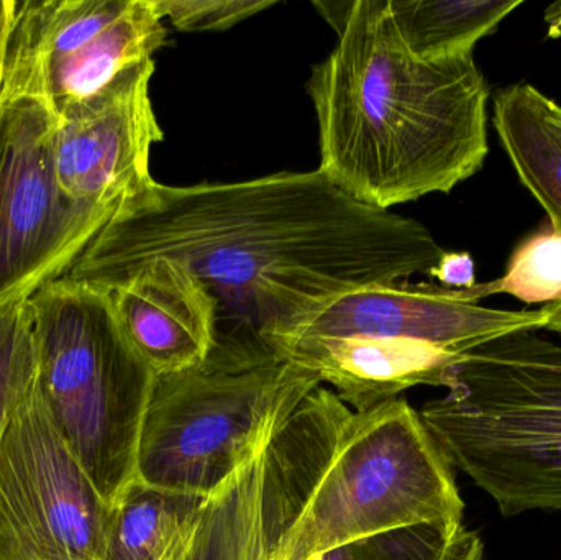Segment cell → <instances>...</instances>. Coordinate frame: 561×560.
Segmentation results:
<instances>
[{
	"mask_svg": "<svg viewBox=\"0 0 561 560\" xmlns=\"http://www.w3.org/2000/svg\"><path fill=\"white\" fill-rule=\"evenodd\" d=\"M265 450L266 446L207 496L176 560H275L278 545L263 503Z\"/></svg>",
	"mask_w": 561,
	"mask_h": 560,
	"instance_id": "cell-14",
	"label": "cell"
},
{
	"mask_svg": "<svg viewBox=\"0 0 561 560\" xmlns=\"http://www.w3.org/2000/svg\"><path fill=\"white\" fill-rule=\"evenodd\" d=\"M204 502L135 479L112 508L102 560H176Z\"/></svg>",
	"mask_w": 561,
	"mask_h": 560,
	"instance_id": "cell-15",
	"label": "cell"
},
{
	"mask_svg": "<svg viewBox=\"0 0 561 560\" xmlns=\"http://www.w3.org/2000/svg\"><path fill=\"white\" fill-rule=\"evenodd\" d=\"M163 20L157 0H13L0 102L32 99L58 121L153 58Z\"/></svg>",
	"mask_w": 561,
	"mask_h": 560,
	"instance_id": "cell-7",
	"label": "cell"
},
{
	"mask_svg": "<svg viewBox=\"0 0 561 560\" xmlns=\"http://www.w3.org/2000/svg\"><path fill=\"white\" fill-rule=\"evenodd\" d=\"M440 286L451 289H467L477 285L473 256L468 252H447L445 250L437 265L428 272Z\"/></svg>",
	"mask_w": 561,
	"mask_h": 560,
	"instance_id": "cell-21",
	"label": "cell"
},
{
	"mask_svg": "<svg viewBox=\"0 0 561 560\" xmlns=\"http://www.w3.org/2000/svg\"><path fill=\"white\" fill-rule=\"evenodd\" d=\"M36 384L53 423L111 508L137 479L157 375L115 315L111 293L62 278L30 296Z\"/></svg>",
	"mask_w": 561,
	"mask_h": 560,
	"instance_id": "cell-4",
	"label": "cell"
},
{
	"mask_svg": "<svg viewBox=\"0 0 561 560\" xmlns=\"http://www.w3.org/2000/svg\"><path fill=\"white\" fill-rule=\"evenodd\" d=\"M336 35L306 85L330 183L391 210L448 194L483 168L491 88L473 55H412L389 0H355Z\"/></svg>",
	"mask_w": 561,
	"mask_h": 560,
	"instance_id": "cell-2",
	"label": "cell"
},
{
	"mask_svg": "<svg viewBox=\"0 0 561 560\" xmlns=\"http://www.w3.org/2000/svg\"><path fill=\"white\" fill-rule=\"evenodd\" d=\"M454 466L421 413L402 398L353 413L299 525L276 560L425 523L460 525Z\"/></svg>",
	"mask_w": 561,
	"mask_h": 560,
	"instance_id": "cell-5",
	"label": "cell"
},
{
	"mask_svg": "<svg viewBox=\"0 0 561 560\" xmlns=\"http://www.w3.org/2000/svg\"><path fill=\"white\" fill-rule=\"evenodd\" d=\"M154 59L118 76L56 122V176L65 196L107 226L118 207L153 181L151 150L164 138L150 84Z\"/></svg>",
	"mask_w": 561,
	"mask_h": 560,
	"instance_id": "cell-10",
	"label": "cell"
},
{
	"mask_svg": "<svg viewBox=\"0 0 561 560\" xmlns=\"http://www.w3.org/2000/svg\"><path fill=\"white\" fill-rule=\"evenodd\" d=\"M115 315L154 375L206 364L214 345V306L180 263L153 259L111 289Z\"/></svg>",
	"mask_w": 561,
	"mask_h": 560,
	"instance_id": "cell-12",
	"label": "cell"
},
{
	"mask_svg": "<svg viewBox=\"0 0 561 560\" xmlns=\"http://www.w3.org/2000/svg\"><path fill=\"white\" fill-rule=\"evenodd\" d=\"M30 298L0 305V437L36 384Z\"/></svg>",
	"mask_w": 561,
	"mask_h": 560,
	"instance_id": "cell-19",
	"label": "cell"
},
{
	"mask_svg": "<svg viewBox=\"0 0 561 560\" xmlns=\"http://www.w3.org/2000/svg\"><path fill=\"white\" fill-rule=\"evenodd\" d=\"M547 312L507 311L463 298L460 289L432 283L371 285L343 293L307 312L278 345L294 338H365L401 345H431L454 355L546 328Z\"/></svg>",
	"mask_w": 561,
	"mask_h": 560,
	"instance_id": "cell-11",
	"label": "cell"
},
{
	"mask_svg": "<svg viewBox=\"0 0 561 560\" xmlns=\"http://www.w3.org/2000/svg\"><path fill=\"white\" fill-rule=\"evenodd\" d=\"M313 560H486V549L463 523H425L358 539Z\"/></svg>",
	"mask_w": 561,
	"mask_h": 560,
	"instance_id": "cell-17",
	"label": "cell"
},
{
	"mask_svg": "<svg viewBox=\"0 0 561 560\" xmlns=\"http://www.w3.org/2000/svg\"><path fill=\"white\" fill-rule=\"evenodd\" d=\"M543 309L547 312V331L561 334V301L557 305L543 306Z\"/></svg>",
	"mask_w": 561,
	"mask_h": 560,
	"instance_id": "cell-23",
	"label": "cell"
},
{
	"mask_svg": "<svg viewBox=\"0 0 561 560\" xmlns=\"http://www.w3.org/2000/svg\"><path fill=\"white\" fill-rule=\"evenodd\" d=\"M163 19L180 32H224L265 12L278 0H157Z\"/></svg>",
	"mask_w": 561,
	"mask_h": 560,
	"instance_id": "cell-20",
	"label": "cell"
},
{
	"mask_svg": "<svg viewBox=\"0 0 561 560\" xmlns=\"http://www.w3.org/2000/svg\"><path fill=\"white\" fill-rule=\"evenodd\" d=\"M422 420L504 518L561 512V345L517 332L448 368Z\"/></svg>",
	"mask_w": 561,
	"mask_h": 560,
	"instance_id": "cell-3",
	"label": "cell"
},
{
	"mask_svg": "<svg viewBox=\"0 0 561 560\" xmlns=\"http://www.w3.org/2000/svg\"><path fill=\"white\" fill-rule=\"evenodd\" d=\"M320 384L319 375L287 361L157 375L138 441L137 480L207 499Z\"/></svg>",
	"mask_w": 561,
	"mask_h": 560,
	"instance_id": "cell-6",
	"label": "cell"
},
{
	"mask_svg": "<svg viewBox=\"0 0 561 560\" xmlns=\"http://www.w3.org/2000/svg\"><path fill=\"white\" fill-rule=\"evenodd\" d=\"M460 292L471 302L511 295L526 305H557L561 301V232L550 226L539 230L517 247L501 278Z\"/></svg>",
	"mask_w": 561,
	"mask_h": 560,
	"instance_id": "cell-18",
	"label": "cell"
},
{
	"mask_svg": "<svg viewBox=\"0 0 561 560\" xmlns=\"http://www.w3.org/2000/svg\"><path fill=\"white\" fill-rule=\"evenodd\" d=\"M524 0H389L405 48L425 61L473 55Z\"/></svg>",
	"mask_w": 561,
	"mask_h": 560,
	"instance_id": "cell-16",
	"label": "cell"
},
{
	"mask_svg": "<svg viewBox=\"0 0 561 560\" xmlns=\"http://www.w3.org/2000/svg\"><path fill=\"white\" fill-rule=\"evenodd\" d=\"M493 125L520 183L561 232V105L530 82L494 95Z\"/></svg>",
	"mask_w": 561,
	"mask_h": 560,
	"instance_id": "cell-13",
	"label": "cell"
},
{
	"mask_svg": "<svg viewBox=\"0 0 561 560\" xmlns=\"http://www.w3.org/2000/svg\"><path fill=\"white\" fill-rule=\"evenodd\" d=\"M56 122L42 102H0V305L66 276L105 227L59 186Z\"/></svg>",
	"mask_w": 561,
	"mask_h": 560,
	"instance_id": "cell-9",
	"label": "cell"
},
{
	"mask_svg": "<svg viewBox=\"0 0 561 560\" xmlns=\"http://www.w3.org/2000/svg\"><path fill=\"white\" fill-rule=\"evenodd\" d=\"M111 512L35 384L0 437V560H102Z\"/></svg>",
	"mask_w": 561,
	"mask_h": 560,
	"instance_id": "cell-8",
	"label": "cell"
},
{
	"mask_svg": "<svg viewBox=\"0 0 561 560\" xmlns=\"http://www.w3.org/2000/svg\"><path fill=\"white\" fill-rule=\"evenodd\" d=\"M444 253L424 224L358 203L317 168L190 186L153 180L66 278L111 292L141 263L173 260L213 301L204 365L250 368L280 362L284 335L329 299L428 275Z\"/></svg>",
	"mask_w": 561,
	"mask_h": 560,
	"instance_id": "cell-1",
	"label": "cell"
},
{
	"mask_svg": "<svg viewBox=\"0 0 561 560\" xmlns=\"http://www.w3.org/2000/svg\"><path fill=\"white\" fill-rule=\"evenodd\" d=\"M12 7L13 0H0V76H2L3 48H5L7 33H9Z\"/></svg>",
	"mask_w": 561,
	"mask_h": 560,
	"instance_id": "cell-22",
	"label": "cell"
}]
</instances>
